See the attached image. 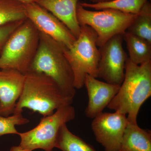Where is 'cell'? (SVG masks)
Here are the masks:
<instances>
[{
  "label": "cell",
  "instance_id": "cell-1",
  "mask_svg": "<svg viewBox=\"0 0 151 151\" xmlns=\"http://www.w3.org/2000/svg\"><path fill=\"white\" fill-rule=\"evenodd\" d=\"M151 96V61L137 65L127 58L124 80L107 108L127 116L128 123L137 124L141 107Z\"/></svg>",
  "mask_w": 151,
  "mask_h": 151
},
{
  "label": "cell",
  "instance_id": "cell-2",
  "mask_svg": "<svg viewBox=\"0 0 151 151\" xmlns=\"http://www.w3.org/2000/svg\"><path fill=\"white\" fill-rule=\"evenodd\" d=\"M25 75L23 89L14 114H22L23 109L27 108L44 117L73 103V98L66 95L47 76L32 71Z\"/></svg>",
  "mask_w": 151,
  "mask_h": 151
},
{
  "label": "cell",
  "instance_id": "cell-3",
  "mask_svg": "<svg viewBox=\"0 0 151 151\" xmlns=\"http://www.w3.org/2000/svg\"><path fill=\"white\" fill-rule=\"evenodd\" d=\"M65 48L61 44L40 32L38 47L29 72L47 76L56 82L66 95L74 98L76 93L74 76L64 55Z\"/></svg>",
  "mask_w": 151,
  "mask_h": 151
},
{
  "label": "cell",
  "instance_id": "cell-4",
  "mask_svg": "<svg viewBox=\"0 0 151 151\" xmlns=\"http://www.w3.org/2000/svg\"><path fill=\"white\" fill-rule=\"evenodd\" d=\"M39 41L40 32L26 19L5 45L0 54V69H14L26 74L36 54Z\"/></svg>",
  "mask_w": 151,
  "mask_h": 151
},
{
  "label": "cell",
  "instance_id": "cell-5",
  "mask_svg": "<svg viewBox=\"0 0 151 151\" xmlns=\"http://www.w3.org/2000/svg\"><path fill=\"white\" fill-rule=\"evenodd\" d=\"M78 37L64 55L70 64L74 76L76 89L84 86L86 75L97 78L100 58V49L97 45V34L89 26H82Z\"/></svg>",
  "mask_w": 151,
  "mask_h": 151
},
{
  "label": "cell",
  "instance_id": "cell-6",
  "mask_svg": "<svg viewBox=\"0 0 151 151\" xmlns=\"http://www.w3.org/2000/svg\"><path fill=\"white\" fill-rule=\"evenodd\" d=\"M75 109L71 105L60 107L53 114L44 116L38 124L27 132L19 133L20 147L23 151L37 149L52 151L63 125L75 119Z\"/></svg>",
  "mask_w": 151,
  "mask_h": 151
},
{
  "label": "cell",
  "instance_id": "cell-7",
  "mask_svg": "<svg viewBox=\"0 0 151 151\" xmlns=\"http://www.w3.org/2000/svg\"><path fill=\"white\" fill-rule=\"evenodd\" d=\"M76 15L80 26H89L97 33V45L101 47L114 36L123 35L137 14L125 13L111 9L89 10L78 2Z\"/></svg>",
  "mask_w": 151,
  "mask_h": 151
},
{
  "label": "cell",
  "instance_id": "cell-8",
  "mask_svg": "<svg viewBox=\"0 0 151 151\" xmlns=\"http://www.w3.org/2000/svg\"><path fill=\"white\" fill-rule=\"evenodd\" d=\"M123 36H113L100 47L97 78L109 84L121 85L124 77L127 53L122 45Z\"/></svg>",
  "mask_w": 151,
  "mask_h": 151
},
{
  "label": "cell",
  "instance_id": "cell-9",
  "mask_svg": "<svg viewBox=\"0 0 151 151\" xmlns=\"http://www.w3.org/2000/svg\"><path fill=\"white\" fill-rule=\"evenodd\" d=\"M93 119L91 127L96 141L105 151H119L128 124L127 116L117 112L102 113Z\"/></svg>",
  "mask_w": 151,
  "mask_h": 151
},
{
  "label": "cell",
  "instance_id": "cell-10",
  "mask_svg": "<svg viewBox=\"0 0 151 151\" xmlns=\"http://www.w3.org/2000/svg\"><path fill=\"white\" fill-rule=\"evenodd\" d=\"M27 19L41 33L59 42L67 49L76 38L57 18L36 3L24 5Z\"/></svg>",
  "mask_w": 151,
  "mask_h": 151
},
{
  "label": "cell",
  "instance_id": "cell-11",
  "mask_svg": "<svg viewBox=\"0 0 151 151\" xmlns=\"http://www.w3.org/2000/svg\"><path fill=\"white\" fill-rule=\"evenodd\" d=\"M84 86L87 89L88 103L85 110V116L93 119L103 113L119 92L121 85L109 84L99 81L91 76L86 75Z\"/></svg>",
  "mask_w": 151,
  "mask_h": 151
},
{
  "label": "cell",
  "instance_id": "cell-12",
  "mask_svg": "<svg viewBox=\"0 0 151 151\" xmlns=\"http://www.w3.org/2000/svg\"><path fill=\"white\" fill-rule=\"evenodd\" d=\"M25 75L17 70L0 69V114L13 115L24 86Z\"/></svg>",
  "mask_w": 151,
  "mask_h": 151
},
{
  "label": "cell",
  "instance_id": "cell-13",
  "mask_svg": "<svg viewBox=\"0 0 151 151\" xmlns=\"http://www.w3.org/2000/svg\"><path fill=\"white\" fill-rule=\"evenodd\" d=\"M78 2V0H38L36 3L64 24L76 39L81 30L76 15Z\"/></svg>",
  "mask_w": 151,
  "mask_h": 151
},
{
  "label": "cell",
  "instance_id": "cell-14",
  "mask_svg": "<svg viewBox=\"0 0 151 151\" xmlns=\"http://www.w3.org/2000/svg\"><path fill=\"white\" fill-rule=\"evenodd\" d=\"M119 151H151L150 131L128 123Z\"/></svg>",
  "mask_w": 151,
  "mask_h": 151
},
{
  "label": "cell",
  "instance_id": "cell-15",
  "mask_svg": "<svg viewBox=\"0 0 151 151\" xmlns=\"http://www.w3.org/2000/svg\"><path fill=\"white\" fill-rule=\"evenodd\" d=\"M127 43L129 59L137 65L151 61V43L142 38L126 32L123 35Z\"/></svg>",
  "mask_w": 151,
  "mask_h": 151
},
{
  "label": "cell",
  "instance_id": "cell-16",
  "mask_svg": "<svg viewBox=\"0 0 151 151\" xmlns=\"http://www.w3.org/2000/svg\"><path fill=\"white\" fill-rule=\"evenodd\" d=\"M55 148L62 151H97L89 144L70 132L66 124L63 125L60 130Z\"/></svg>",
  "mask_w": 151,
  "mask_h": 151
},
{
  "label": "cell",
  "instance_id": "cell-17",
  "mask_svg": "<svg viewBox=\"0 0 151 151\" xmlns=\"http://www.w3.org/2000/svg\"><path fill=\"white\" fill-rule=\"evenodd\" d=\"M147 1L148 0H113L96 4L79 2L85 8L94 9L96 10L111 9L125 13L137 14Z\"/></svg>",
  "mask_w": 151,
  "mask_h": 151
},
{
  "label": "cell",
  "instance_id": "cell-18",
  "mask_svg": "<svg viewBox=\"0 0 151 151\" xmlns=\"http://www.w3.org/2000/svg\"><path fill=\"white\" fill-rule=\"evenodd\" d=\"M127 32L151 43V4L148 1L143 6Z\"/></svg>",
  "mask_w": 151,
  "mask_h": 151
},
{
  "label": "cell",
  "instance_id": "cell-19",
  "mask_svg": "<svg viewBox=\"0 0 151 151\" xmlns=\"http://www.w3.org/2000/svg\"><path fill=\"white\" fill-rule=\"evenodd\" d=\"M26 19L24 5L13 0H0V26Z\"/></svg>",
  "mask_w": 151,
  "mask_h": 151
},
{
  "label": "cell",
  "instance_id": "cell-20",
  "mask_svg": "<svg viewBox=\"0 0 151 151\" xmlns=\"http://www.w3.org/2000/svg\"><path fill=\"white\" fill-rule=\"evenodd\" d=\"M29 122V120L22 114H13L8 117L0 114V137L5 135H18L17 126L25 125Z\"/></svg>",
  "mask_w": 151,
  "mask_h": 151
},
{
  "label": "cell",
  "instance_id": "cell-21",
  "mask_svg": "<svg viewBox=\"0 0 151 151\" xmlns=\"http://www.w3.org/2000/svg\"><path fill=\"white\" fill-rule=\"evenodd\" d=\"M24 21L10 23L0 26V54L9 37Z\"/></svg>",
  "mask_w": 151,
  "mask_h": 151
},
{
  "label": "cell",
  "instance_id": "cell-22",
  "mask_svg": "<svg viewBox=\"0 0 151 151\" xmlns=\"http://www.w3.org/2000/svg\"><path fill=\"white\" fill-rule=\"evenodd\" d=\"M16 1L21 3L23 4H27L31 3H37L38 0H13Z\"/></svg>",
  "mask_w": 151,
  "mask_h": 151
},
{
  "label": "cell",
  "instance_id": "cell-23",
  "mask_svg": "<svg viewBox=\"0 0 151 151\" xmlns=\"http://www.w3.org/2000/svg\"><path fill=\"white\" fill-rule=\"evenodd\" d=\"M91 3L96 4V3L107 2L113 0H89Z\"/></svg>",
  "mask_w": 151,
  "mask_h": 151
},
{
  "label": "cell",
  "instance_id": "cell-24",
  "mask_svg": "<svg viewBox=\"0 0 151 151\" xmlns=\"http://www.w3.org/2000/svg\"><path fill=\"white\" fill-rule=\"evenodd\" d=\"M9 151H23L19 146H13L10 149Z\"/></svg>",
  "mask_w": 151,
  "mask_h": 151
}]
</instances>
